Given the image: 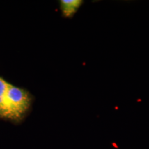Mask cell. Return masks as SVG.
I'll list each match as a JSON object with an SVG mask.
<instances>
[{
	"instance_id": "6da1fadb",
	"label": "cell",
	"mask_w": 149,
	"mask_h": 149,
	"mask_svg": "<svg viewBox=\"0 0 149 149\" xmlns=\"http://www.w3.org/2000/svg\"><path fill=\"white\" fill-rule=\"evenodd\" d=\"M33 97L26 89L9 83L4 98L3 120L14 123L22 122L33 104Z\"/></svg>"
},
{
	"instance_id": "7a4b0ae2",
	"label": "cell",
	"mask_w": 149,
	"mask_h": 149,
	"mask_svg": "<svg viewBox=\"0 0 149 149\" xmlns=\"http://www.w3.org/2000/svg\"><path fill=\"white\" fill-rule=\"evenodd\" d=\"M82 3L83 1L81 0H61L59 1L60 10L66 17H72Z\"/></svg>"
},
{
	"instance_id": "3957f363",
	"label": "cell",
	"mask_w": 149,
	"mask_h": 149,
	"mask_svg": "<svg viewBox=\"0 0 149 149\" xmlns=\"http://www.w3.org/2000/svg\"><path fill=\"white\" fill-rule=\"evenodd\" d=\"M8 82L0 76V119L3 120L4 117V98Z\"/></svg>"
}]
</instances>
